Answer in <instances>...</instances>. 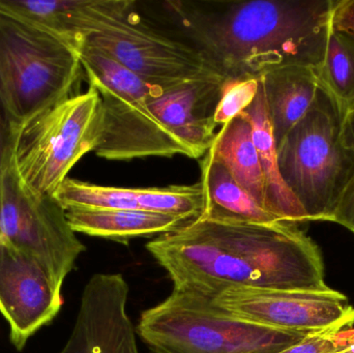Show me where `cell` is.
Masks as SVG:
<instances>
[{"mask_svg":"<svg viewBox=\"0 0 354 353\" xmlns=\"http://www.w3.org/2000/svg\"><path fill=\"white\" fill-rule=\"evenodd\" d=\"M158 6L153 10L174 35L225 78L237 80L286 66L319 70L334 0H169Z\"/></svg>","mask_w":354,"mask_h":353,"instance_id":"1","label":"cell"},{"mask_svg":"<svg viewBox=\"0 0 354 353\" xmlns=\"http://www.w3.org/2000/svg\"><path fill=\"white\" fill-rule=\"evenodd\" d=\"M176 289L214 298L230 288L328 292L316 245L295 224L199 218L147 242Z\"/></svg>","mask_w":354,"mask_h":353,"instance_id":"2","label":"cell"},{"mask_svg":"<svg viewBox=\"0 0 354 353\" xmlns=\"http://www.w3.org/2000/svg\"><path fill=\"white\" fill-rule=\"evenodd\" d=\"M48 24L76 49L104 52L149 86L221 75L193 46L141 14L133 0H62Z\"/></svg>","mask_w":354,"mask_h":353,"instance_id":"3","label":"cell"},{"mask_svg":"<svg viewBox=\"0 0 354 353\" xmlns=\"http://www.w3.org/2000/svg\"><path fill=\"white\" fill-rule=\"evenodd\" d=\"M82 70L76 48L0 8V110L10 128L70 97Z\"/></svg>","mask_w":354,"mask_h":353,"instance_id":"4","label":"cell"},{"mask_svg":"<svg viewBox=\"0 0 354 353\" xmlns=\"http://www.w3.org/2000/svg\"><path fill=\"white\" fill-rule=\"evenodd\" d=\"M344 110L320 83L311 107L287 133L279 169L308 221L332 222L343 189L354 173V153L342 140Z\"/></svg>","mask_w":354,"mask_h":353,"instance_id":"5","label":"cell"},{"mask_svg":"<svg viewBox=\"0 0 354 353\" xmlns=\"http://www.w3.org/2000/svg\"><path fill=\"white\" fill-rule=\"evenodd\" d=\"M137 333L153 353H280L313 335L243 321L176 288L141 314Z\"/></svg>","mask_w":354,"mask_h":353,"instance_id":"6","label":"cell"},{"mask_svg":"<svg viewBox=\"0 0 354 353\" xmlns=\"http://www.w3.org/2000/svg\"><path fill=\"white\" fill-rule=\"evenodd\" d=\"M102 134L101 97L89 86L10 128L17 171L31 190L54 196L79 160L97 149Z\"/></svg>","mask_w":354,"mask_h":353,"instance_id":"7","label":"cell"},{"mask_svg":"<svg viewBox=\"0 0 354 353\" xmlns=\"http://www.w3.org/2000/svg\"><path fill=\"white\" fill-rule=\"evenodd\" d=\"M89 86L99 93L103 134L95 153L110 161L149 157L191 158L189 149L153 114L147 102L149 85L99 50L79 46Z\"/></svg>","mask_w":354,"mask_h":353,"instance_id":"8","label":"cell"},{"mask_svg":"<svg viewBox=\"0 0 354 353\" xmlns=\"http://www.w3.org/2000/svg\"><path fill=\"white\" fill-rule=\"evenodd\" d=\"M0 242L39 259L59 287L86 250L55 197L24 184L10 147L0 170Z\"/></svg>","mask_w":354,"mask_h":353,"instance_id":"9","label":"cell"},{"mask_svg":"<svg viewBox=\"0 0 354 353\" xmlns=\"http://www.w3.org/2000/svg\"><path fill=\"white\" fill-rule=\"evenodd\" d=\"M214 306L256 325L301 333H336L354 325L346 296L328 292L230 288L209 298Z\"/></svg>","mask_w":354,"mask_h":353,"instance_id":"10","label":"cell"},{"mask_svg":"<svg viewBox=\"0 0 354 353\" xmlns=\"http://www.w3.org/2000/svg\"><path fill=\"white\" fill-rule=\"evenodd\" d=\"M62 307V287L43 263L0 242V313L19 352L31 336L49 325Z\"/></svg>","mask_w":354,"mask_h":353,"instance_id":"11","label":"cell"},{"mask_svg":"<svg viewBox=\"0 0 354 353\" xmlns=\"http://www.w3.org/2000/svg\"><path fill=\"white\" fill-rule=\"evenodd\" d=\"M129 285L120 274H97L81 296L74 329L58 353H140L128 314Z\"/></svg>","mask_w":354,"mask_h":353,"instance_id":"12","label":"cell"},{"mask_svg":"<svg viewBox=\"0 0 354 353\" xmlns=\"http://www.w3.org/2000/svg\"><path fill=\"white\" fill-rule=\"evenodd\" d=\"M226 79L214 75L170 86H149L151 111L189 149L191 159L204 157L216 138L214 114Z\"/></svg>","mask_w":354,"mask_h":353,"instance_id":"13","label":"cell"},{"mask_svg":"<svg viewBox=\"0 0 354 353\" xmlns=\"http://www.w3.org/2000/svg\"><path fill=\"white\" fill-rule=\"evenodd\" d=\"M73 231L129 244L137 238L170 233L189 223L187 220L140 209H68Z\"/></svg>","mask_w":354,"mask_h":353,"instance_id":"14","label":"cell"},{"mask_svg":"<svg viewBox=\"0 0 354 353\" xmlns=\"http://www.w3.org/2000/svg\"><path fill=\"white\" fill-rule=\"evenodd\" d=\"M277 146L311 107L319 86L317 70L286 66L260 78Z\"/></svg>","mask_w":354,"mask_h":353,"instance_id":"15","label":"cell"},{"mask_svg":"<svg viewBox=\"0 0 354 353\" xmlns=\"http://www.w3.org/2000/svg\"><path fill=\"white\" fill-rule=\"evenodd\" d=\"M241 115L249 120L253 130L254 143L261 164L266 186V209L286 223L297 225L308 222L305 211L287 188L281 176L276 140L268 118L263 87L260 79L255 99Z\"/></svg>","mask_w":354,"mask_h":353,"instance_id":"16","label":"cell"},{"mask_svg":"<svg viewBox=\"0 0 354 353\" xmlns=\"http://www.w3.org/2000/svg\"><path fill=\"white\" fill-rule=\"evenodd\" d=\"M204 211L201 219L225 223L270 224L281 221L243 190L226 168L206 153L201 161ZM199 219V218H198Z\"/></svg>","mask_w":354,"mask_h":353,"instance_id":"17","label":"cell"},{"mask_svg":"<svg viewBox=\"0 0 354 353\" xmlns=\"http://www.w3.org/2000/svg\"><path fill=\"white\" fill-rule=\"evenodd\" d=\"M208 153L266 209V186L251 124L239 114L216 133ZM268 211V209H266Z\"/></svg>","mask_w":354,"mask_h":353,"instance_id":"18","label":"cell"},{"mask_svg":"<svg viewBox=\"0 0 354 353\" xmlns=\"http://www.w3.org/2000/svg\"><path fill=\"white\" fill-rule=\"evenodd\" d=\"M320 83L344 112L354 106V37L332 28L326 56L317 70Z\"/></svg>","mask_w":354,"mask_h":353,"instance_id":"19","label":"cell"},{"mask_svg":"<svg viewBox=\"0 0 354 353\" xmlns=\"http://www.w3.org/2000/svg\"><path fill=\"white\" fill-rule=\"evenodd\" d=\"M140 211L163 213L192 222L204 211V192L201 182L189 186L135 189Z\"/></svg>","mask_w":354,"mask_h":353,"instance_id":"20","label":"cell"},{"mask_svg":"<svg viewBox=\"0 0 354 353\" xmlns=\"http://www.w3.org/2000/svg\"><path fill=\"white\" fill-rule=\"evenodd\" d=\"M54 197L64 209H139L135 189L97 186L70 178Z\"/></svg>","mask_w":354,"mask_h":353,"instance_id":"21","label":"cell"},{"mask_svg":"<svg viewBox=\"0 0 354 353\" xmlns=\"http://www.w3.org/2000/svg\"><path fill=\"white\" fill-rule=\"evenodd\" d=\"M259 88V79H226L222 97L214 114L216 126H225L243 113L255 99Z\"/></svg>","mask_w":354,"mask_h":353,"instance_id":"22","label":"cell"},{"mask_svg":"<svg viewBox=\"0 0 354 353\" xmlns=\"http://www.w3.org/2000/svg\"><path fill=\"white\" fill-rule=\"evenodd\" d=\"M354 345V329L313 334L280 353H337Z\"/></svg>","mask_w":354,"mask_h":353,"instance_id":"23","label":"cell"},{"mask_svg":"<svg viewBox=\"0 0 354 353\" xmlns=\"http://www.w3.org/2000/svg\"><path fill=\"white\" fill-rule=\"evenodd\" d=\"M332 222L344 226L354 233V173L341 193Z\"/></svg>","mask_w":354,"mask_h":353,"instance_id":"24","label":"cell"},{"mask_svg":"<svg viewBox=\"0 0 354 353\" xmlns=\"http://www.w3.org/2000/svg\"><path fill=\"white\" fill-rule=\"evenodd\" d=\"M332 28L354 37V0H334Z\"/></svg>","mask_w":354,"mask_h":353,"instance_id":"25","label":"cell"},{"mask_svg":"<svg viewBox=\"0 0 354 353\" xmlns=\"http://www.w3.org/2000/svg\"><path fill=\"white\" fill-rule=\"evenodd\" d=\"M10 147V126L0 110V170Z\"/></svg>","mask_w":354,"mask_h":353,"instance_id":"26","label":"cell"},{"mask_svg":"<svg viewBox=\"0 0 354 353\" xmlns=\"http://www.w3.org/2000/svg\"><path fill=\"white\" fill-rule=\"evenodd\" d=\"M342 140L345 146L354 153V109L345 112L342 126Z\"/></svg>","mask_w":354,"mask_h":353,"instance_id":"27","label":"cell"},{"mask_svg":"<svg viewBox=\"0 0 354 353\" xmlns=\"http://www.w3.org/2000/svg\"><path fill=\"white\" fill-rule=\"evenodd\" d=\"M337 353H354V345L351 346V347L347 348V350H343V352Z\"/></svg>","mask_w":354,"mask_h":353,"instance_id":"28","label":"cell"},{"mask_svg":"<svg viewBox=\"0 0 354 353\" xmlns=\"http://www.w3.org/2000/svg\"><path fill=\"white\" fill-rule=\"evenodd\" d=\"M351 109H354V106H353V108H351ZM349 110H351V109H349Z\"/></svg>","mask_w":354,"mask_h":353,"instance_id":"29","label":"cell"}]
</instances>
